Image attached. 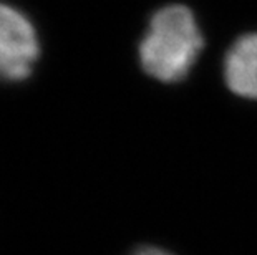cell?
<instances>
[{
	"instance_id": "cell-1",
	"label": "cell",
	"mask_w": 257,
	"mask_h": 255,
	"mask_svg": "<svg viewBox=\"0 0 257 255\" xmlns=\"http://www.w3.org/2000/svg\"><path fill=\"white\" fill-rule=\"evenodd\" d=\"M202 45L194 14L184 5H168L151 17L140 43L141 67L163 83L181 81L194 67Z\"/></svg>"
},
{
	"instance_id": "cell-2",
	"label": "cell",
	"mask_w": 257,
	"mask_h": 255,
	"mask_svg": "<svg viewBox=\"0 0 257 255\" xmlns=\"http://www.w3.org/2000/svg\"><path fill=\"white\" fill-rule=\"evenodd\" d=\"M38 55L40 42L32 20L19 9L0 2V80H27Z\"/></svg>"
},
{
	"instance_id": "cell-3",
	"label": "cell",
	"mask_w": 257,
	"mask_h": 255,
	"mask_svg": "<svg viewBox=\"0 0 257 255\" xmlns=\"http://www.w3.org/2000/svg\"><path fill=\"white\" fill-rule=\"evenodd\" d=\"M224 80L232 93L257 100V34L234 42L224 58Z\"/></svg>"
},
{
	"instance_id": "cell-4",
	"label": "cell",
	"mask_w": 257,
	"mask_h": 255,
	"mask_svg": "<svg viewBox=\"0 0 257 255\" xmlns=\"http://www.w3.org/2000/svg\"><path fill=\"white\" fill-rule=\"evenodd\" d=\"M131 255H173L171 252L165 250V248H160V247H153V245H145V247H140L131 253Z\"/></svg>"
}]
</instances>
